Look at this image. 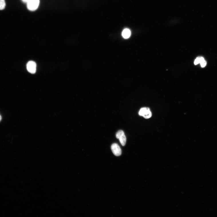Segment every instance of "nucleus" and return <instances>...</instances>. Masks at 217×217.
Masks as SVG:
<instances>
[{
  "label": "nucleus",
  "instance_id": "f257e3e1",
  "mask_svg": "<svg viewBox=\"0 0 217 217\" xmlns=\"http://www.w3.org/2000/svg\"><path fill=\"white\" fill-rule=\"evenodd\" d=\"M139 115L146 119L150 118L152 116L150 108L148 107L141 108L139 111Z\"/></svg>",
  "mask_w": 217,
  "mask_h": 217
},
{
  "label": "nucleus",
  "instance_id": "f03ea898",
  "mask_svg": "<svg viewBox=\"0 0 217 217\" xmlns=\"http://www.w3.org/2000/svg\"><path fill=\"white\" fill-rule=\"evenodd\" d=\"M40 3L39 0H30L27 3V7L31 11H34L38 7Z\"/></svg>",
  "mask_w": 217,
  "mask_h": 217
},
{
  "label": "nucleus",
  "instance_id": "7ed1b4c3",
  "mask_svg": "<svg viewBox=\"0 0 217 217\" xmlns=\"http://www.w3.org/2000/svg\"><path fill=\"white\" fill-rule=\"evenodd\" d=\"M116 136L117 138L119 139L122 145L124 146L126 144L127 138L123 131L119 130L117 133Z\"/></svg>",
  "mask_w": 217,
  "mask_h": 217
},
{
  "label": "nucleus",
  "instance_id": "20e7f679",
  "mask_svg": "<svg viewBox=\"0 0 217 217\" xmlns=\"http://www.w3.org/2000/svg\"><path fill=\"white\" fill-rule=\"evenodd\" d=\"M27 68L28 72L31 74H34L36 72V64L33 61L28 62L27 64Z\"/></svg>",
  "mask_w": 217,
  "mask_h": 217
},
{
  "label": "nucleus",
  "instance_id": "39448f33",
  "mask_svg": "<svg viewBox=\"0 0 217 217\" xmlns=\"http://www.w3.org/2000/svg\"><path fill=\"white\" fill-rule=\"evenodd\" d=\"M111 149L114 155L116 156H119L121 155V149L117 144L116 143L113 144L111 146Z\"/></svg>",
  "mask_w": 217,
  "mask_h": 217
},
{
  "label": "nucleus",
  "instance_id": "423d86ee",
  "mask_svg": "<svg viewBox=\"0 0 217 217\" xmlns=\"http://www.w3.org/2000/svg\"><path fill=\"white\" fill-rule=\"evenodd\" d=\"M131 35V31L128 28L124 29L122 33V35L123 38L125 39L128 38Z\"/></svg>",
  "mask_w": 217,
  "mask_h": 217
},
{
  "label": "nucleus",
  "instance_id": "0eeeda50",
  "mask_svg": "<svg viewBox=\"0 0 217 217\" xmlns=\"http://www.w3.org/2000/svg\"><path fill=\"white\" fill-rule=\"evenodd\" d=\"M200 64L202 67H204L206 65L207 62L204 58L203 57H200Z\"/></svg>",
  "mask_w": 217,
  "mask_h": 217
},
{
  "label": "nucleus",
  "instance_id": "6e6552de",
  "mask_svg": "<svg viewBox=\"0 0 217 217\" xmlns=\"http://www.w3.org/2000/svg\"><path fill=\"white\" fill-rule=\"evenodd\" d=\"M5 6V0H0V10L4 9Z\"/></svg>",
  "mask_w": 217,
  "mask_h": 217
},
{
  "label": "nucleus",
  "instance_id": "1a4fd4ad",
  "mask_svg": "<svg viewBox=\"0 0 217 217\" xmlns=\"http://www.w3.org/2000/svg\"><path fill=\"white\" fill-rule=\"evenodd\" d=\"M200 57H198L197 58L194 62V64L195 65H197L200 63Z\"/></svg>",
  "mask_w": 217,
  "mask_h": 217
},
{
  "label": "nucleus",
  "instance_id": "9d476101",
  "mask_svg": "<svg viewBox=\"0 0 217 217\" xmlns=\"http://www.w3.org/2000/svg\"><path fill=\"white\" fill-rule=\"evenodd\" d=\"M22 1L24 2L27 3L28 2H29V1H30V0H22Z\"/></svg>",
  "mask_w": 217,
  "mask_h": 217
},
{
  "label": "nucleus",
  "instance_id": "9b49d317",
  "mask_svg": "<svg viewBox=\"0 0 217 217\" xmlns=\"http://www.w3.org/2000/svg\"><path fill=\"white\" fill-rule=\"evenodd\" d=\"M1 118H1V116L0 115V121H1Z\"/></svg>",
  "mask_w": 217,
  "mask_h": 217
}]
</instances>
